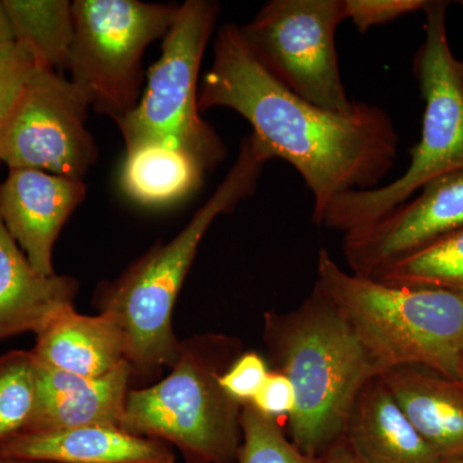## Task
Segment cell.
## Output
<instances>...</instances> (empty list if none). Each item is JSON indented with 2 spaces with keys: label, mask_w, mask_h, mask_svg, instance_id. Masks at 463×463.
<instances>
[{
  "label": "cell",
  "mask_w": 463,
  "mask_h": 463,
  "mask_svg": "<svg viewBox=\"0 0 463 463\" xmlns=\"http://www.w3.org/2000/svg\"><path fill=\"white\" fill-rule=\"evenodd\" d=\"M214 108L243 116L268 157L300 174L315 200L317 225L337 196L376 188L397 160L399 137L385 109L356 102L340 114L307 102L259 63L234 24L219 27L200 85V111Z\"/></svg>",
  "instance_id": "obj_1"
},
{
  "label": "cell",
  "mask_w": 463,
  "mask_h": 463,
  "mask_svg": "<svg viewBox=\"0 0 463 463\" xmlns=\"http://www.w3.org/2000/svg\"><path fill=\"white\" fill-rule=\"evenodd\" d=\"M264 340L272 370L285 374L294 389L289 440L309 458H319L343 440L356 397L383 373L317 288L291 312L265 313Z\"/></svg>",
  "instance_id": "obj_2"
},
{
  "label": "cell",
  "mask_w": 463,
  "mask_h": 463,
  "mask_svg": "<svg viewBox=\"0 0 463 463\" xmlns=\"http://www.w3.org/2000/svg\"><path fill=\"white\" fill-rule=\"evenodd\" d=\"M267 163L269 158L254 139H243L236 163L187 227L169 242L155 245L100 288V313L111 317L123 332L133 379H154L175 364L182 341L173 328L174 307L201 241L219 215L254 194Z\"/></svg>",
  "instance_id": "obj_3"
},
{
  "label": "cell",
  "mask_w": 463,
  "mask_h": 463,
  "mask_svg": "<svg viewBox=\"0 0 463 463\" xmlns=\"http://www.w3.org/2000/svg\"><path fill=\"white\" fill-rule=\"evenodd\" d=\"M315 288L344 316L381 373L414 365L459 380L462 298L355 276L325 249L319 251Z\"/></svg>",
  "instance_id": "obj_4"
},
{
  "label": "cell",
  "mask_w": 463,
  "mask_h": 463,
  "mask_svg": "<svg viewBox=\"0 0 463 463\" xmlns=\"http://www.w3.org/2000/svg\"><path fill=\"white\" fill-rule=\"evenodd\" d=\"M240 354L239 341L224 335L182 341L165 379L128 392L120 428L175 447L188 463H237L243 404L219 377Z\"/></svg>",
  "instance_id": "obj_5"
},
{
  "label": "cell",
  "mask_w": 463,
  "mask_h": 463,
  "mask_svg": "<svg viewBox=\"0 0 463 463\" xmlns=\"http://www.w3.org/2000/svg\"><path fill=\"white\" fill-rule=\"evenodd\" d=\"M449 2L429 0L425 41L414 57V75L425 102L421 139L411 151V164L398 179L373 188L350 191L332 201L321 225L358 230L402 205L423 185L447 174L463 172V85L447 33Z\"/></svg>",
  "instance_id": "obj_6"
},
{
  "label": "cell",
  "mask_w": 463,
  "mask_h": 463,
  "mask_svg": "<svg viewBox=\"0 0 463 463\" xmlns=\"http://www.w3.org/2000/svg\"><path fill=\"white\" fill-rule=\"evenodd\" d=\"M219 11V3L210 0H187L179 5L138 105L118 121L127 151L165 143L190 154L205 170L227 157L223 141L201 118L199 109L201 62Z\"/></svg>",
  "instance_id": "obj_7"
},
{
  "label": "cell",
  "mask_w": 463,
  "mask_h": 463,
  "mask_svg": "<svg viewBox=\"0 0 463 463\" xmlns=\"http://www.w3.org/2000/svg\"><path fill=\"white\" fill-rule=\"evenodd\" d=\"M179 5L138 0H76L67 69L91 108L116 123L141 99L142 56L165 36Z\"/></svg>",
  "instance_id": "obj_8"
},
{
  "label": "cell",
  "mask_w": 463,
  "mask_h": 463,
  "mask_svg": "<svg viewBox=\"0 0 463 463\" xmlns=\"http://www.w3.org/2000/svg\"><path fill=\"white\" fill-rule=\"evenodd\" d=\"M344 20V0H272L239 27L259 63L283 87L318 108L349 114L356 102L347 97L335 44Z\"/></svg>",
  "instance_id": "obj_9"
},
{
  "label": "cell",
  "mask_w": 463,
  "mask_h": 463,
  "mask_svg": "<svg viewBox=\"0 0 463 463\" xmlns=\"http://www.w3.org/2000/svg\"><path fill=\"white\" fill-rule=\"evenodd\" d=\"M90 108L71 80L38 67L0 136V163L81 181L99 154L87 129Z\"/></svg>",
  "instance_id": "obj_10"
},
{
  "label": "cell",
  "mask_w": 463,
  "mask_h": 463,
  "mask_svg": "<svg viewBox=\"0 0 463 463\" xmlns=\"http://www.w3.org/2000/svg\"><path fill=\"white\" fill-rule=\"evenodd\" d=\"M461 228L463 172L447 174L423 185L416 199L344 234V257L353 274L370 279L385 265Z\"/></svg>",
  "instance_id": "obj_11"
},
{
  "label": "cell",
  "mask_w": 463,
  "mask_h": 463,
  "mask_svg": "<svg viewBox=\"0 0 463 463\" xmlns=\"http://www.w3.org/2000/svg\"><path fill=\"white\" fill-rule=\"evenodd\" d=\"M85 194L83 182L41 170L9 169L0 184V216L42 276H56L52 261L54 243Z\"/></svg>",
  "instance_id": "obj_12"
},
{
  "label": "cell",
  "mask_w": 463,
  "mask_h": 463,
  "mask_svg": "<svg viewBox=\"0 0 463 463\" xmlns=\"http://www.w3.org/2000/svg\"><path fill=\"white\" fill-rule=\"evenodd\" d=\"M38 364V408L25 432L84 426L120 428L125 402L130 392L129 383L133 380L128 362L112 373L94 379L62 373L39 361Z\"/></svg>",
  "instance_id": "obj_13"
},
{
  "label": "cell",
  "mask_w": 463,
  "mask_h": 463,
  "mask_svg": "<svg viewBox=\"0 0 463 463\" xmlns=\"http://www.w3.org/2000/svg\"><path fill=\"white\" fill-rule=\"evenodd\" d=\"M0 456L54 463H175L169 444L108 426L23 432L0 444Z\"/></svg>",
  "instance_id": "obj_14"
},
{
  "label": "cell",
  "mask_w": 463,
  "mask_h": 463,
  "mask_svg": "<svg viewBox=\"0 0 463 463\" xmlns=\"http://www.w3.org/2000/svg\"><path fill=\"white\" fill-rule=\"evenodd\" d=\"M344 443L359 463H440L407 419L383 374L365 383L347 417Z\"/></svg>",
  "instance_id": "obj_15"
},
{
  "label": "cell",
  "mask_w": 463,
  "mask_h": 463,
  "mask_svg": "<svg viewBox=\"0 0 463 463\" xmlns=\"http://www.w3.org/2000/svg\"><path fill=\"white\" fill-rule=\"evenodd\" d=\"M35 335V358L62 373L94 379L127 362L123 332L105 313L84 316L74 306L65 307Z\"/></svg>",
  "instance_id": "obj_16"
},
{
  "label": "cell",
  "mask_w": 463,
  "mask_h": 463,
  "mask_svg": "<svg viewBox=\"0 0 463 463\" xmlns=\"http://www.w3.org/2000/svg\"><path fill=\"white\" fill-rule=\"evenodd\" d=\"M399 407L441 459L463 456V383L423 367L383 373Z\"/></svg>",
  "instance_id": "obj_17"
},
{
  "label": "cell",
  "mask_w": 463,
  "mask_h": 463,
  "mask_svg": "<svg viewBox=\"0 0 463 463\" xmlns=\"http://www.w3.org/2000/svg\"><path fill=\"white\" fill-rule=\"evenodd\" d=\"M78 283L36 272L0 216V340L36 334L62 307L74 306Z\"/></svg>",
  "instance_id": "obj_18"
},
{
  "label": "cell",
  "mask_w": 463,
  "mask_h": 463,
  "mask_svg": "<svg viewBox=\"0 0 463 463\" xmlns=\"http://www.w3.org/2000/svg\"><path fill=\"white\" fill-rule=\"evenodd\" d=\"M206 170L187 152L165 143H148L127 151L121 188L146 206H166L199 190Z\"/></svg>",
  "instance_id": "obj_19"
},
{
  "label": "cell",
  "mask_w": 463,
  "mask_h": 463,
  "mask_svg": "<svg viewBox=\"0 0 463 463\" xmlns=\"http://www.w3.org/2000/svg\"><path fill=\"white\" fill-rule=\"evenodd\" d=\"M14 43L32 54L38 67H67L74 38V12L69 0H3Z\"/></svg>",
  "instance_id": "obj_20"
},
{
  "label": "cell",
  "mask_w": 463,
  "mask_h": 463,
  "mask_svg": "<svg viewBox=\"0 0 463 463\" xmlns=\"http://www.w3.org/2000/svg\"><path fill=\"white\" fill-rule=\"evenodd\" d=\"M398 288L439 289L463 298V228L370 277Z\"/></svg>",
  "instance_id": "obj_21"
},
{
  "label": "cell",
  "mask_w": 463,
  "mask_h": 463,
  "mask_svg": "<svg viewBox=\"0 0 463 463\" xmlns=\"http://www.w3.org/2000/svg\"><path fill=\"white\" fill-rule=\"evenodd\" d=\"M38 399L39 364L33 350L0 356V444L30 428Z\"/></svg>",
  "instance_id": "obj_22"
},
{
  "label": "cell",
  "mask_w": 463,
  "mask_h": 463,
  "mask_svg": "<svg viewBox=\"0 0 463 463\" xmlns=\"http://www.w3.org/2000/svg\"><path fill=\"white\" fill-rule=\"evenodd\" d=\"M241 429L237 463H315L289 440L281 422L265 417L251 403L242 405Z\"/></svg>",
  "instance_id": "obj_23"
},
{
  "label": "cell",
  "mask_w": 463,
  "mask_h": 463,
  "mask_svg": "<svg viewBox=\"0 0 463 463\" xmlns=\"http://www.w3.org/2000/svg\"><path fill=\"white\" fill-rule=\"evenodd\" d=\"M36 69L38 65L32 54L17 43L0 45V136Z\"/></svg>",
  "instance_id": "obj_24"
},
{
  "label": "cell",
  "mask_w": 463,
  "mask_h": 463,
  "mask_svg": "<svg viewBox=\"0 0 463 463\" xmlns=\"http://www.w3.org/2000/svg\"><path fill=\"white\" fill-rule=\"evenodd\" d=\"M270 373L267 361L255 352L243 353L219 377L222 388L241 404L251 403Z\"/></svg>",
  "instance_id": "obj_25"
},
{
  "label": "cell",
  "mask_w": 463,
  "mask_h": 463,
  "mask_svg": "<svg viewBox=\"0 0 463 463\" xmlns=\"http://www.w3.org/2000/svg\"><path fill=\"white\" fill-rule=\"evenodd\" d=\"M429 0H344L345 20L352 21L361 33L385 25L398 18L423 11Z\"/></svg>",
  "instance_id": "obj_26"
},
{
  "label": "cell",
  "mask_w": 463,
  "mask_h": 463,
  "mask_svg": "<svg viewBox=\"0 0 463 463\" xmlns=\"http://www.w3.org/2000/svg\"><path fill=\"white\" fill-rule=\"evenodd\" d=\"M251 404L265 417L276 420L289 419L295 408V392L288 377L270 370L264 385L259 390Z\"/></svg>",
  "instance_id": "obj_27"
},
{
  "label": "cell",
  "mask_w": 463,
  "mask_h": 463,
  "mask_svg": "<svg viewBox=\"0 0 463 463\" xmlns=\"http://www.w3.org/2000/svg\"><path fill=\"white\" fill-rule=\"evenodd\" d=\"M315 463H359L355 457L352 455L349 448L341 440L336 446L331 448L328 452L315 459Z\"/></svg>",
  "instance_id": "obj_28"
},
{
  "label": "cell",
  "mask_w": 463,
  "mask_h": 463,
  "mask_svg": "<svg viewBox=\"0 0 463 463\" xmlns=\"http://www.w3.org/2000/svg\"><path fill=\"white\" fill-rule=\"evenodd\" d=\"M8 43H14V36L3 0H0V45L8 44Z\"/></svg>",
  "instance_id": "obj_29"
},
{
  "label": "cell",
  "mask_w": 463,
  "mask_h": 463,
  "mask_svg": "<svg viewBox=\"0 0 463 463\" xmlns=\"http://www.w3.org/2000/svg\"><path fill=\"white\" fill-rule=\"evenodd\" d=\"M0 463H54V462L36 461V459L14 458V457L0 456Z\"/></svg>",
  "instance_id": "obj_30"
},
{
  "label": "cell",
  "mask_w": 463,
  "mask_h": 463,
  "mask_svg": "<svg viewBox=\"0 0 463 463\" xmlns=\"http://www.w3.org/2000/svg\"><path fill=\"white\" fill-rule=\"evenodd\" d=\"M440 463H463V456L455 457V458L444 459Z\"/></svg>",
  "instance_id": "obj_31"
},
{
  "label": "cell",
  "mask_w": 463,
  "mask_h": 463,
  "mask_svg": "<svg viewBox=\"0 0 463 463\" xmlns=\"http://www.w3.org/2000/svg\"><path fill=\"white\" fill-rule=\"evenodd\" d=\"M457 69H458L459 78H461L463 85V60L457 61Z\"/></svg>",
  "instance_id": "obj_32"
},
{
  "label": "cell",
  "mask_w": 463,
  "mask_h": 463,
  "mask_svg": "<svg viewBox=\"0 0 463 463\" xmlns=\"http://www.w3.org/2000/svg\"><path fill=\"white\" fill-rule=\"evenodd\" d=\"M459 383H463V356H462V362H461V370H459Z\"/></svg>",
  "instance_id": "obj_33"
}]
</instances>
